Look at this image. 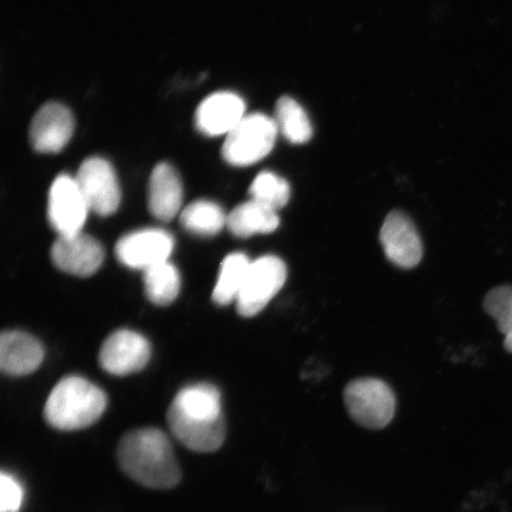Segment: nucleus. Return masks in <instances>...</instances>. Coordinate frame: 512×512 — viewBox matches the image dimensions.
Masks as SVG:
<instances>
[{
	"label": "nucleus",
	"instance_id": "obj_1",
	"mask_svg": "<svg viewBox=\"0 0 512 512\" xmlns=\"http://www.w3.org/2000/svg\"><path fill=\"white\" fill-rule=\"evenodd\" d=\"M168 424L176 439L191 451L219 450L227 432L219 389L197 383L179 390L168 411Z\"/></svg>",
	"mask_w": 512,
	"mask_h": 512
},
{
	"label": "nucleus",
	"instance_id": "obj_2",
	"mask_svg": "<svg viewBox=\"0 0 512 512\" xmlns=\"http://www.w3.org/2000/svg\"><path fill=\"white\" fill-rule=\"evenodd\" d=\"M121 470L146 488L174 489L181 482V469L174 447L158 428H142L128 432L117 448Z\"/></svg>",
	"mask_w": 512,
	"mask_h": 512
},
{
	"label": "nucleus",
	"instance_id": "obj_3",
	"mask_svg": "<svg viewBox=\"0 0 512 512\" xmlns=\"http://www.w3.org/2000/svg\"><path fill=\"white\" fill-rule=\"evenodd\" d=\"M107 407V395L100 387L78 375L56 384L44 406V419L64 432L88 428L98 421Z\"/></svg>",
	"mask_w": 512,
	"mask_h": 512
},
{
	"label": "nucleus",
	"instance_id": "obj_4",
	"mask_svg": "<svg viewBox=\"0 0 512 512\" xmlns=\"http://www.w3.org/2000/svg\"><path fill=\"white\" fill-rule=\"evenodd\" d=\"M278 126L267 115H246L230 132L222 147V156L230 165L249 166L260 162L273 150Z\"/></svg>",
	"mask_w": 512,
	"mask_h": 512
},
{
	"label": "nucleus",
	"instance_id": "obj_5",
	"mask_svg": "<svg viewBox=\"0 0 512 512\" xmlns=\"http://www.w3.org/2000/svg\"><path fill=\"white\" fill-rule=\"evenodd\" d=\"M344 402L351 418L371 430L386 427L395 415V395L381 380L352 381L345 388Z\"/></svg>",
	"mask_w": 512,
	"mask_h": 512
},
{
	"label": "nucleus",
	"instance_id": "obj_6",
	"mask_svg": "<svg viewBox=\"0 0 512 512\" xmlns=\"http://www.w3.org/2000/svg\"><path fill=\"white\" fill-rule=\"evenodd\" d=\"M287 279L285 262L274 255L252 261L243 283L236 310L242 317H254L277 296Z\"/></svg>",
	"mask_w": 512,
	"mask_h": 512
},
{
	"label": "nucleus",
	"instance_id": "obj_7",
	"mask_svg": "<svg viewBox=\"0 0 512 512\" xmlns=\"http://www.w3.org/2000/svg\"><path fill=\"white\" fill-rule=\"evenodd\" d=\"M89 211L76 179L68 175L57 177L51 185L48 202L49 222L55 232L59 236L81 233Z\"/></svg>",
	"mask_w": 512,
	"mask_h": 512
},
{
	"label": "nucleus",
	"instance_id": "obj_8",
	"mask_svg": "<svg viewBox=\"0 0 512 512\" xmlns=\"http://www.w3.org/2000/svg\"><path fill=\"white\" fill-rule=\"evenodd\" d=\"M75 179L91 211L100 216H111L118 210L121 202L120 185L107 160L99 157L86 159Z\"/></svg>",
	"mask_w": 512,
	"mask_h": 512
},
{
	"label": "nucleus",
	"instance_id": "obj_9",
	"mask_svg": "<svg viewBox=\"0 0 512 512\" xmlns=\"http://www.w3.org/2000/svg\"><path fill=\"white\" fill-rule=\"evenodd\" d=\"M174 248V236L166 230L143 229L124 235L115 246V255L124 266L146 271L169 261Z\"/></svg>",
	"mask_w": 512,
	"mask_h": 512
},
{
	"label": "nucleus",
	"instance_id": "obj_10",
	"mask_svg": "<svg viewBox=\"0 0 512 512\" xmlns=\"http://www.w3.org/2000/svg\"><path fill=\"white\" fill-rule=\"evenodd\" d=\"M151 357L147 339L131 330H118L108 336L100 349L102 369L115 376H127L143 370Z\"/></svg>",
	"mask_w": 512,
	"mask_h": 512
},
{
	"label": "nucleus",
	"instance_id": "obj_11",
	"mask_svg": "<svg viewBox=\"0 0 512 512\" xmlns=\"http://www.w3.org/2000/svg\"><path fill=\"white\" fill-rule=\"evenodd\" d=\"M51 261L64 273L76 277H91L100 270L105 260L101 243L83 232L59 236L51 247Z\"/></svg>",
	"mask_w": 512,
	"mask_h": 512
},
{
	"label": "nucleus",
	"instance_id": "obj_12",
	"mask_svg": "<svg viewBox=\"0 0 512 512\" xmlns=\"http://www.w3.org/2000/svg\"><path fill=\"white\" fill-rule=\"evenodd\" d=\"M380 240L394 265L409 270L420 264L424 254L420 235L412 220L401 211H393L384 220Z\"/></svg>",
	"mask_w": 512,
	"mask_h": 512
},
{
	"label": "nucleus",
	"instance_id": "obj_13",
	"mask_svg": "<svg viewBox=\"0 0 512 512\" xmlns=\"http://www.w3.org/2000/svg\"><path fill=\"white\" fill-rule=\"evenodd\" d=\"M75 120L66 106L49 102L38 111L30 126V142L37 152L57 153L73 137Z\"/></svg>",
	"mask_w": 512,
	"mask_h": 512
},
{
	"label": "nucleus",
	"instance_id": "obj_14",
	"mask_svg": "<svg viewBox=\"0 0 512 512\" xmlns=\"http://www.w3.org/2000/svg\"><path fill=\"white\" fill-rule=\"evenodd\" d=\"M245 102L239 95L220 92L208 96L196 112V126L209 137L223 136L234 130L246 117Z\"/></svg>",
	"mask_w": 512,
	"mask_h": 512
},
{
	"label": "nucleus",
	"instance_id": "obj_15",
	"mask_svg": "<svg viewBox=\"0 0 512 512\" xmlns=\"http://www.w3.org/2000/svg\"><path fill=\"white\" fill-rule=\"evenodd\" d=\"M44 360V348L34 336L23 331H5L0 337V368L10 376L34 373Z\"/></svg>",
	"mask_w": 512,
	"mask_h": 512
},
{
	"label": "nucleus",
	"instance_id": "obj_16",
	"mask_svg": "<svg viewBox=\"0 0 512 512\" xmlns=\"http://www.w3.org/2000/svg\"><path fill=\"white\" fill-rule=\"evenodd\" d=\"M149 209L156 219L174 220L182 209L183 185L178 172L166 163L153 169L149 182Z\"/></svg>",
	"mask_w": 512,
	"mask_h": 512
},
{
	"label": "nucleus",
	"instance_id": "obj_17",
	"mask_svg": "<svg viewBox=\"0 0 512 512\" xmlns=\"http://www.w3.org/2000/svg\"><path fill=\"white\" fill-rule=\"evenodd\" d=\"M280 224L277 210L258 201H248L228 215L227 227L238 238H251L256 234H271Z\"/></svg>",
	"mask_w": 512,
	"mask_h": 512
},
{
	"label": "nucleus",
	"instance_id": "obj_18",
	"mask_svg": "<svg viewBox=\"0 0 512 512\" xmlns=\"http://www.w3.org/2000/svg\"><path fill=\"white\" fill-rule=\"evenodd\" d=\"M251 260L243 253H233L223 260L219 279L213 292L215 304L226 306L236 302L239 297Z\"/></svg>",
	"mask_w": 512,
	"mask_h": 512
},
{
	"label": "nucleus",
	"instance_id": "obj_19",
	"mask_svg": "<svg viewBox=\"0 0 512 512\" xmlns=\"http://www.w3.org/2000/svg\"><path fill=\"white\" fill-rule=\"evenodd\" d=\"M144 284L150 302L166 306L174 303L181 291V275L174 264L165 261L144 271Z\"/></svg>",
	"mask_w": 512,
	"mask_h": 512
},
{
	"label": "nucleus",
	"instance_id": "obj_20",
	"mask_svg": "<svg viewBox=\"0 0 512 512\" xmlns=\"http://www.w3.org/2000/svg\"><path fill=\"white\" fill-rule=\"evenodd\" d=\"M275 124L293 144H304L312 138V126L304 108L290 96H283L275 107Z\"/></svg>",
	"mask_w": 512,
	"mask_h": 512
},
{
	"label": "nucleus",
	"instance_id": "obj_21",
	"mask_svg": "<svg viewBox=\"0 0 512 512\" xmlns=\"http://www.w3.org/2000/svg\"><path fill=\"white\" fill-rule=\"evenodd\" d=\"M228 216L214 202L196 201L181 213L182 226L188 232L201 236H214L227 226Z\"/></svg>",
	"mask_w": 512,
	"mask_h": 512
},
{
	"label": "nucleus",
	"instance_id": "obj_22",
	"mask_svg": "<svg viewBox=\"0 0 512 512\" xmlns=\"http://www.w3.org/2000/svg\"><path fill=\"white\" fill-rule=\"evenodd\" d=\"M486 313L496 320L498 330L504 335V348L512 352V286L492 288L484 298Z\"/></svg>",
	"mask_w": 512,
	"mask_h": 512
},
{
	"label": "nucleus",
	"instance_id": "obj_23",
	"mask_svg": "<svg viewBox=\"0 0 512 512\" xmlns=\"http://www.w3.org/2000/svg\"><path fill=\"white\" fill-rule=\"evenodd\" d=\"M249 195L252 200L278 211L290 201L291 188L284 178L272 172H261L249 188Z\"/></svg>",
	"mask_w": 512,
	"mask_h": 512
},
{
	"label": "nucleus",
	"instance_id": "obj_24",
	"mask_svg": "<svg viewBox=\"0 0 512 512\" xmlns=\"http://www.w3.org/2000/svg\"><path fill=\"white\" fill-rule=\"evenodd\" d=\"M0 512H18L22 507L24 490L21 483L9 473L0 476Z\"/></svg>",
	"mask_w": 512,
	"mask_h": 512
}]
</instances>
